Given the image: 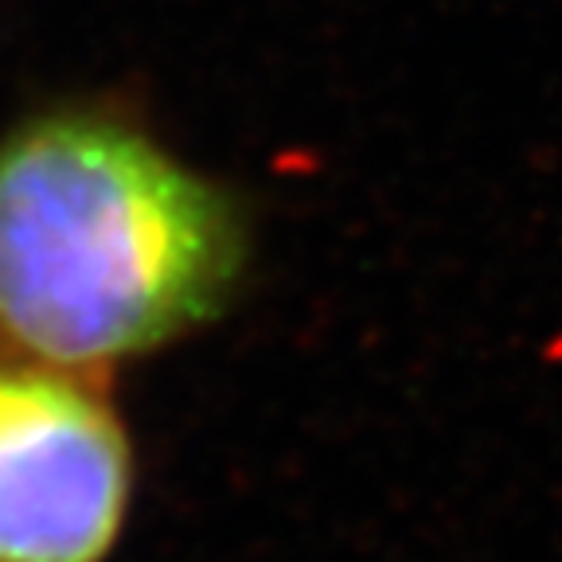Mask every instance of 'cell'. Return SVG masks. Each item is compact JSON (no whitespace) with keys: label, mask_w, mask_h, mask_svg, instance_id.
<instances>
[{"label":"cell","mask_w":562,"mask_h":562,"mask_svg":"<svg viewBox=\"0 0 562 562\" xmlns=\"http://www.w3.org/2000/svg\"><path fill=\"white\" fill-rule=\"evenodd\" d=\"M243 223L157 140L55 114L0 140V344L102 371L192 333L227 305Z\"/></svg>","instance_id":"6da1fadb"},{"label":"cell","mask_w":562,"mask_h":562,"mask_svg":"<svg viewBox=\"0 0 562 562\" xmlns=\"http://www.w3.org/2000/svg\"><path fill=\"white\" fill-rule=\"evenodd\" d=\"M130 492V438L94 383L0 360V562H105Z\"/></svg>","instance_id":"7a4b0ae2"}]
</instances>
